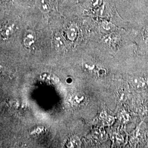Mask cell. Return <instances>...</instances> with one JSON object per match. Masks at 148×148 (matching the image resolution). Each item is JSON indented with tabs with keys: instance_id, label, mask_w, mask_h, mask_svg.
Instances as JSON below:
<instances>
[{
	"instance_id": "cell-4",
	"label": "cell",
	"mask_w": 148,
	"mask_h": 148,
	"mask_svg": "<svg viewBox=\"0 0 148 148\" xmlns=\"http://www.w3.org/2000/svg\"><path fill=\"white\" fill-rule=\"evenodd\" d=\"M54 44L55 48L58 51L63 50L65 48V41L60 34H57L54 36Z\"/></svg>"
},
{
	"instance_id": "cell-8",
	"label": "cell",
	"mask_w": 148,
	"mask_h": 148,
	"mask_svg": "<svg viewBox=\"0 0 148 148\" xmlns=\"http://www.w3.org/2000/svg\"><path fill=\"white\" fill-rule=\"evenodd\" d=\"M130 117L126 112H122L121 114V119L123 122H127L129 120Z\"/></svg>"
},
{
	"instance_id": "cell-7",
	"label": "cell",
	"mask_w": 148,
	"mask_h": 148,
	"mask_svg": "<svg viewBox=\"0 0 148 148\" xmlns=\"http://www.w3.org/2000/svg\"><path fill=\"white\" fill-rule=\"evenodd\" d=\"M104 121L106 125H110L114 121V118L111 116H108L104 118Z\"/></svg>"
},
{
	"instance_id": "cell-6",
	"label": "cell",
	"mask_w": 148,
	"mask_h": 148,
	"mask_svg": "<svg viewBox=\"0 0 148 148\" xmlns=\"http://www.w3.org/2000/svg\"><path fill=\"white\" fill-rule=\"evenodd\" d=\"M70 145L69 147H79L80 145V142H79V139L77 137H73L70 142Z\"/></svg>"
},
{
	"instance_id": "cell-1",
	"label": "cell",
	"mask_w": 148,
	"mask_h": 148,
	"mask_svg": "<svg viewBox=\"0 0 148 148\" xmlns=\"http://www.w3.org/2000/svg\"><path fill=\"white\" fill-rule=\"evenodd\" d=\"M131 84L136 90H141L145 88L148 85V81L142 77L134 76L131 79Z\"/></svg>"
},
{
	"instance_id": "cell-9",
	"label": "cell",
	"mask_w": 148,
	"mask_h": 148,
	"mask_svg": "<svg viewBox=\"0 0 148 148\" xmlns=\"http://www.w3.org/2000/svg\"><path fill=\"white\" fill-rule=\"evenodd\" d=\"M145 42L148 46V35H147L145 37Z\"/></svg>"
},
{
	"instance_id": "cell-5",
	"label": "cell",
	"mask_w": 148,
	"mask_h": 148,
	"mask_svg": "<svg viewBox=\"0 0 148 148\" xmlns=\"http://www.w3.org/2000/svg\"><path fill=\"white\" fill-rule=\"evenodd\" d=\"M78 27L77 26L73 24L70 27H69V29L67 31V36L70 40L74 41L77 36L78 34Z\"/></svg>"
},
{
	"instance_id": "cell-2",
	"label": "cell",
	"mask_w": 148,
	"mask_h": 148,
	"mask_svg": "<svg viewBox=\"0 0 148 148\" xmlns=\"http://www.w3.org/2000/svg\"><path fill=\"white\" fill-rule=\"evenodd\" d=\"M36 5L38 10L43 13H47L51 10L49 0H36Z\"/></svg>"
},
{
	"instance_id": "cell-3",
	"label": "cell",
	"mask_w": 148,
	"mask_h": 148,
	"mask_svg": "<svg viewBox=\"0 0 148 148\" xmlns=\"http://www.w3.org/2000/svg\"><path fill=\"white\" fill-rule=\"evenodd\" d=\"M35 40V35L31 30L27 31L24 37V44L27 47H30L34 43Z\"/></svg>"
}]
</instances>
